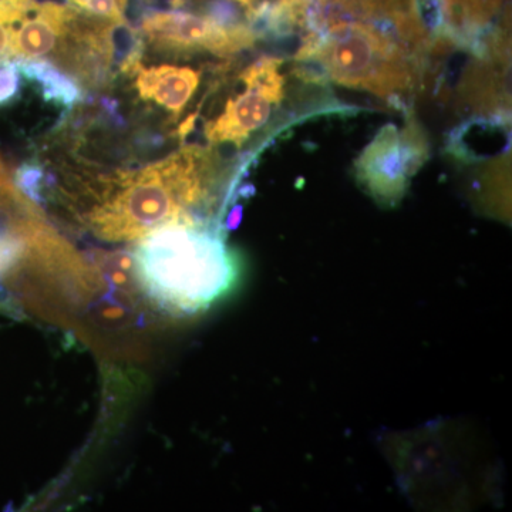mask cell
I'll return each mask as SVG.
<instances>
[{
  "label": "cell",
  "mask_w": 512,
  "mask_h": 512,
  "mask_svg": "<svg viewBox=\"0 0 512 512\" xmlns=\"http://www.w3.org/2000/svg\"><path fill=\"white\" fill-rule=\"evenodd\" d=\"M220 158L212 148L187 146L137 171L101 178L84 222L96 237L133 242L171 222L210 224Z\"/></svg>",
  "instance_id": "6da1fadb"
},
{
  "label": "cell",
  "mask_w": 512,
  "mask_h": 512,
  "mask_svg": "<svg viewBox=\"0 0 512 512\" xmlns=\"http://www.w3.org/2000/svg\"><path fill=\"white\" fill-rule=\"evenodd\" d=\"M140 292L173 315L210 308L237 284L239 265L211 224L171 222L153 229L133 251Z\"/></svg>",
  "instance_id": "7a4b0ae2"
},
{
  "label": "cell",
  "mask_w": 512,
  "mask_h": 512,
  "mask_svg": "<svg viewBox=\"0 0 512 512\" xmlns=\"http://www.w3.org/2000/svg\"><path fill=\"white\" fill-rule=\"evenodd\" d=\"M295 60L315 64L330 82L394 104L416 92L424 70V60L392 33L355 19L308 30Z\"/></svg>",
  "instance_id": "3957f363"
},
{
  "label": "cell",
  "mask_w": 512,
  "mask_h": 512,
  "mask_svg": "<svg viewBox=\"0 0 512 512\" xmlns=\"http://www.w3.org/2000/svg\"><path fill=\"white\" fill-rule=\"evenodd\" d=\"M429 140L413 111H407L403 130L384 124L363 148L355 163L357 181L383 207H396L414 175L429 160Z\"/></svg>",
  "instance_id": "277c9868"
},
{
  "label": "cell",
  "mask_w": 512,
  "mask_h": 512,
  "mask_svg": "<svg viewBox=\"0 0 512 512\" xmlns=\"http://www.w3.org/2000/svg\"><path fill=\"white\" fill-rule=\"evenodd\" d=\"M281 66V59L262 57L241 73L239 80L245 90L227 101L217 119L205 124L208 143L241 148L256 130L268 123L275 107L285 99L286 79Z\"/></svg>",
  "instance_id": "5b68a950"
},
{
  "label": "cell",
  "mask_w": 512,
  "mask_h": 512,
  "mask_svg": "<svg viewBox=\"0 0 512 512\" xmlns=\"http://www.w3.org/2000/svg\"><path fill=\"white\" fill-rule=\"evenodd\" d=\"M148 42L174 53L207 52L218 57L237 55L255 45L248 23L224 26L204 15L178 10H148L138 23Z\"/></svg>",
  "instance_id": "8992f818"
},
{
  "label": "cell",
  "mask_w": 512,
  "mask_h": 512,
  "mask_svg": "<svg viewBox=\"0 0 512 512\" xmlns=\"http://www.w3.org/2000/svg\"><path fill=\"white\" fill-rule=\"evenodd\" d=\"M510 35L493 30L476 46L457 87L456 107L463 113L507 119L511 110Z\"/></svg>",
  "instance_id": "52a82bcc"
},
{
  "label": "cell",
  "mask_w": 512,
  "mask_h": 512,
  "mask_svg": "<svg viewBox=\"0 0 512 512\" xmlns=\"http://www.w3.org/2000/svg\"><path fill=\"white\" fill-rule=\"evenodd\" d=\"M339 19L380 26L423 60L427 59L436 36L423 18L420 0H312L311 20L315 28Z\"/></svg>",
  "instance_id": "ba28073f"
},
{
  "label": "cell",
  "mask_w": 512,
  "mask_h": 512,
  "mask_svg": "<svg viewBox=\"0 0 512 512\" xmlns=\"http://www.w3.org/2000/svg\"><path fill=\"white\" fill-rule=\"evenodd\" d=\"M134 77L140 99L154 101L174 116H180L201 82V72L198 70L171 64L150 69L141 64Z\"/></svg>",
  "instance_id": "9c48e42d"
},
{
  "label": "cell",
  "mask_w": 512,
  "mask_h": 512,
  "mask_svg": "<svg viewBox=\"0 0 512 512\" xmlns=\"http://www.w3.org/2000/svg\"><path fill=\"white\" fill-rule=\"evenodd\" d=\"M436 3L443 22L440 32L456 43L473 45L474 40L484 36L493 25L504 0H436Z\"/></svg>",
  "instance_id": "30bf717a"
},
{
  "label": "cell",
  "mask_w": 512,
  "mask_h": 512,
  "mask_svg": "<svg viewBox=\"0 0 512 512\" xmlns=\"http://www.w3.org/2000/svg\"><path fill=\"white\" fill-rule=\"evenodd\" d=\"M13 62L18 66L20 74L39 86L47 103L69 109L82 103L83 87L77 80L72 79L70 73L62 72L55 64L45 59H19Z\"/></svg>",
  "instance_id": "8fae6325"
},
{
  "label": "cell",
  "mask_w": 512,
  "mask_h": 512,
  "mask_svg": "<svg viewBox=\"0 0 512 512\" xmlns=\"http://www.w3.org/2000/svg\"><path fill=\"white\" fill-rule=\"evenodd\" d=\"M26 254V244L18 235L0 228V278L15 271ZM2 291V285H0Z\"/></svg>",
  "instance_id": "7c38bea8"
},
{
  "label": "cell",
  "mask_w": 512,
  "mask_h": 512,
  "mask_svg": "<svg viewBox=\"0 0 512 512\" xmlns=\"http://www.w3.org/2000/svg\"><path fill=\"white\" fill-rule=\"evenodd\" d=\"M20 72L13 60L0 62V107L13 103L20 94Z\"/></svg>",
  "instance_id": "4fadbf2b"
},
{
  "label": "cell",
  "mask_w": 512,
  "mask_h": 512,
  "mask_svg": "<svg viewBox=\"0 0 512 512\" xmlns=\"http://www.w3.org/2000/svg\"><path fill=\"white\" fill-rule=\"evenodd\" d=\"M84 12L97 18L117 20V22L124 20L119 0H89Z\"/></svg>",
  "instance_id": "5bb4252c"
},
{
  "label": "cell",
  "mask_w": 512,
  "mask_h": 512,
  "mask_svg": "<svg viewBox=\"0 0 512 512\" xmlns=\"http://www.w3.org/2000/svg\"><path fill=\"white\" fill-rule=\"evenodd\" d=\"M10 26L0 22V62L10 60Z\"/></svg>",
  "instance_id": "9a60e30c"
},
{
  "label": "cell",
  "mask_w": 512,
  "mask_h": 512,
  "mask_svg": "<svg viewBox=\"0 0 512 512\" xmlns=\"http://www.w3.org/2000/svg\"><path fill=\"white\" fill-rule=\"evenodd\" d=\"M238 5L245 6L248 10L254 9L255 6H258L259 3H262V0H234Z\"/></svg>",
  "instance_id": "2e32d148"
},
{
  "label": "cell",
  "mask_w": 512,
  "mask_h": 512,
  "mask_svg": "<svg viewBox=\"0 0 512 512\" xmlns=\"http://www.w3.org/2000/svg\"><path fill=\"white\" fill-rule=\"evenodd\" d=\"M69 2L70 5L74 6V8L86 10L87 2H89V0H69Z\"/></svg>",
  "instance_id": "e0dca14e"
}]
</instances>
